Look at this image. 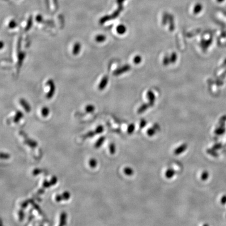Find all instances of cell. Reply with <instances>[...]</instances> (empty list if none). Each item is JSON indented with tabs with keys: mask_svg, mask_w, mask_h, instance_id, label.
<instances>
[{
	"mask_svg": "<svg viewBox=\"0 0 226 226\" xmlns=\"http://www.w3.org/2000/svg\"><path fill=\"white\" fill-rule=\"evenodd\" d=\"M104 131V127L102 125H99L97 126V128L95 129L94 131H88V133L84 134L82 137L83 139H86L87 138H90L96 135V134H101Z\"/></svg>",
	"mask_w": 226,
	"mask_h": 226,
	"instance_id": "6da1fadb",
	"label": "cell"
},
{
	"mask_svg": "<svg viewBox=\"0 0 226 226\" xmlns=\"http://www.w3.org/2000/svg\"><path fill=\"white\" fill-rule=\"evenodd\" d=\"M47 84L49 85L50 87V90L47 94V97L48 99H51L53 97V96L54 95V92H55V85H54V82L53 81L52 79H49L47 82Z\"/></svg>",
	"mask_w": 226,
	"mask_h": 226,
	"instance_id": "7a4b0ae2",
	"label": "cell"
},
{
	"mask_svg": "<svg viewBox=\"0 0 226 226\" xmlns=\"http://www.w3.org/2000/svg\"><path fill=\"white\" fill-rule=\"evenodd\" d=\"M71 196L70 193L68 191H65L61 195H57L55 197L57 202H60L62 201H67Z\"/></svg>",
	"mask_w": 226,
	"mask_h": 226,
	"instance_id": "3957f363",
	"label": "cell"
},
{
	"mask_svg": "<svg viewBox=\"0 0 226 226\" xmlns=\"http://www.w3.org/2000/svg\"><path fill=\"white\" fill-rule=\"evenodd\" d=\"M19 103L26 112L29 113L31 112V106L29 105V104L26 102V100H25L24 99H20L19 100Z\"/></svg>",
	"mask_w": 226,
	"mask_h": 226,
	"instance_id": "277c9868",
	"label": "cell"
},
{
	"mask_svg": "<svg viewBox=\"0 0 226 226\" xmlns=\"http://www.w3.org/2000/svg\"><path fill=\"white\" fill-rule=\"evenodd\" d=\"M66 217L67 214L65 211H63L61 213L60 216L59 226H65L66 224Z\"/></svg>",
	"mask_w": 226,
	"mask_h": 226,
	"instance_id": "5b68a950",
	"label": "cell"
},
{
	"mask_svg": "<svg viewBox=\"0 0 226 226\" xmlns=\"http://www.w3.org/2000/svg\"><path fill=\"white\" fill-rule=\"evenodd\" d=\"M25 143L26 144H27V145L32 147V148H35V147L37 146V143L34 140L31 139L30 138H25Z\"/></svg>",
	"mask_w": 226,
	"mask_h": 226,
	"instance_id": "8992f818",
	"label": "cell"
},
{
	"mask_svg": "<svg viewBox=\"0 0 226 226\" xmlns=\"http://www.w3.org/2000/svg\"><path fill=\"white\" fill-rule=\"evenodd\" d=\"M107 82H108V78L107 77H104L102 79L99 85V89L100 90H103L104 88L107 85Z\"/></svg>",
	"mask_w": 226,
	"mask_h": 226,
	"instance_id": "52a82bcc",
	"label": "cell"
},
{
	"mask_svg": "<svg viewBox=\"0 0 226 226\" xmlns=\"http://www.w3.org/2000/svg\"><path fill=\"white\" fill-rule=\"evenodd\" d=\"M23 116H24V115L21 111H17V112L16 113L15 115L14 116L13 119L14 122L15 123H18L20 119L23 117Z\"/></svg>",
	"mask_w": 226,
	"mask_h": 226,
	"instance_id": "ba28073f",
	"label": "cell"
},
{
	"mask_svg": "<svg viewBox=\"0 0 226 226\" xmlns=\"http://www.w3.org/2000/svg\"><path fill=\"white\" fill-rule=\"evenodd\" d=\"M81 48V45L80 44V43H76L74 45L73 48V54L75 55H77L79 53H80Z\"/></svg>",
	"mask_w": 226,
	"mask_h": 226,
	"instance_id": "9c48e42d",
	"label": "cell"
},
{
	"mask_svg": "<svg viewBox=\"0 0 226 226\" xmlns=\"http://www.w3.org/2000/svg\"><path fill=\"white\" fill-rule=\"evenodd\" d=\"M105 140V137L104 136H102L100 137V138H99V139L97 140V141L96 142L94 145L95 148H100L101 146L103 145V143H104V141Z\"/></svg>",
	"mask_w": 226,
	"mask_h": 226,
	"instance_id": "30bf717a",
	"label": "cell"
},
{
	"mask_svg": "<svg viewBox=\"0 0 226 226\" xmlns=\"http://www.w3.org/2000/svg\"><path fill=\"white\" fill-rule=\"evenodd\" d=\"M116 31L119 34H123L126 31V28L124 25H119L116 28Z\"/></svg>",
	"mask_w": 226,
	"mask_h": 226,
	"instance_id": "8fae6325",
	"label": "cell"
},
{
	"mask_svg": "<svg viewBox=\"0 0 226 226\" xmlns=\"http://www.w3.org/2000/svg\"><path fill=\"white\" fill-rule=\"evenodd\" d=\"M202 9L203 6L201 4H196L195 7H194V13L195 14L199 13V12H201L202 11Z\"/></svg>",
	"mask_w": 226,
	"mask_h": 226,
	"instance_id": "7c38bea8",
	"label": "cell"
},
{
	"mask_svg": "<svg viewBox=\"0 0 226 226\" xmlns=\"http://www.w3.org/2000/svg\"><path fill=\"white\" fill-rule=\"evenodd\" d=\"M49 109H48L47 107H44L43 109H41V113L43 117H47L49 114Z\"/></svg>",
	"mask_w": 226,
	"mask_h": 226,
	"instance_id": "4fadbf2b",
	"label": "cell"
},
{
	"mask_svg": "<svg viewBox=\"0 0 226 226\" xmlns=\"http://www.w3.org/2000/svg\"><path fill=\"white\" fill-rule=\"evenodd\" d=\"M105 40V36H104L103 35H99L95 37V41H96L97 43H103Z\"/></svg>",
	"mask_w": 226,
	"mask_h": 226,
	"instance_id": "5bb4252c",
	"label": "cell"
},
{
	"mask_svg": "<svg viewBox=\"0 0 226 226\" xmlns=\"http://www.w3.org/2000/svg\"><path fill=\"white\" fill-rule=\"evenodd\" d=\"M174 174H175V172L173 170L168 169L167 170V172L165 173V177H167V178L170 179L173 177Z\"/></svg>",
	"mask_w": 226,
	"mask_h": 226,
	"instance_id": "9a60e30c",
	"label": "cell"
},
{
	"mask_svg": "<svg viewBox=\"0 0 226 226\" xmlns=\"http://www.w3.org/2000/svg\"><path fill=\"white\" fill-rule=\"evenodd\" d=\"M94 111H95V107H94V106L91 105V104H89L85 107V111L87 113H93Z\"/></svg>",
	"mask_w": 226,
	"mask_h": 226,
	"instance_id": "2e32d148",
	"label": "cell"
},
{
	"mask_svg": "<svg viewBox=\"0 0 226 226\" xmlns=\"http://www.w3.org/2000/svg\"><path fill=\"white\" fill-rule=\"evenodd\" d=\"M97 161L95 159L91 158L89 161V165L91 168H95V167L97 166Z\"/></svg>",
	"mask_w": 226,
	"mask_h": 226,
	"instance_id": "e0dca14e",
	"label": "cell"
},
{
	"mask_svg": "<svg viewBox=\"0 0 226 226\" xmlns=\"http://www.w3.org/2000/svg\"><path fill=\"white\" fill-rule=\"evenodd\" d=\"M186 149V146L185 145H182L180 147H179L177 150H175V153L178 155L179 153H182V152L184 151V150H185Z\"/></svg>",
	"mask_w": 226,
	"mask_h": 226,
	"instance_id": "ac0fdd59",
	"label": "cell"
},
{
	"mask_svg": "<svg viewBox=\"0 0 226 226\" xmlns=\"http://www.w3.org/2000/svg\"><path fill=\"white\" fill-rule=\"evenodd\" d=\"M124 172L125 174L127 175H131L134 173L133 169L130 168H128V167L124 168Z\"/></svg>",
	"mask_w": 226,
	"mask_h": 226,
	"instance_id": "d6986e66",
	"label": "cell"
},
{
	"mask_svg": "<svg viewBox=\"0 0 226 226\" xmlns=\"http://www.w3.org/2000/svg\"><path fill=\"white\" fill-rule=\"evenodd\" d=\"M19 221H22V220H23L24 217H25V213H24V211L23 208H22V209L19 211Z\"/></svg>",
	"mask_w": 226,
	"mask_h": 226,
	"instance_id": "ffe728a7",
	"label": "cell"
},
{
	"mask_svg": "<svg viewBox=\"0 0 226 226\" xmlns=\"http://www.w3.org/2000/svg\"><path fill=\"white\" fill-rule=\"evenodd\" d=\"M52 185L50 181H48L47 180H45L43 182V187L44 189H47L49 187H51Z\"/></svg>",
	"mask_w": 226,
	"mask_h": 226,
	"instance_id": "44dd1931",
	"label": "cell"
},
{
	"mask_svg": "<svg viewBox=\"0 0 226 226\" xmlns=\"http://www.w3.org/2000/svg\"><path fill=\"white\" fill-rule=\"evenodd\" d=\"M10 158L11 155L9 153H4V152H1V158L2 159L7 160V159Z\"/></svg>",
	"mask_w": 226,
	"mask_h": 226,
	"instance_id": "7402d4cb",
	"label": "cell"
},
{
	"mask_svg": "<svg viewBox=\"0 0 226 226\" xmlns=\"http://www.w3.org/2000/svg\"><path fill=\"white\" fill-rule=\"evenodd\" d=\"M109 151L111 154H114L116 152L115 145L114 143H112L109 145Z\"/></svg>",
	"mask_w": 226,
	"mask_h": 226,
	"instance_id": "603a6c76",
	"label": "cell"
},
{
	"mask_svg": "<svg viewBox=\"0 0 226 226\" xmlns=\"http://www.w3.org/2000/svg\"><path fill=\"white\" fill-rule=\"evenodd\" d=\"M43 170L40 168H35L34 170H33L32 172V175H34V176H36V175H38L39 174L43 173Z\"/></svg>",
	"mask_w": 226,
	"mask_h": 226,
	"instance_id": "cb8c5ba5",
	"label": "cell"
},
{
	"mask_svg": "<svg viewBox=\"0 0 226 226\" xmlns=\"http://www.w3.org/2000/svg\"><path fill=\"white\" fill-rule=\"evenodd\" d=\"M17 23L16 22L15 20H11L10 22H9V27L10 28H14L15 27L17 26Z\"/></svg>",
	"mask_w": 226,
	"mask_h": 226,
	"instance_id": "d4e9b609",
	"label": "cell"
},
{
	"mask_svg": "<svg viewBox=\"0 0 226 226\" xmlns=\"http://www.w3.org/2000/svg\"><path fill=\"white\" fill-rule=\"evenodd\" d=\"M29 203H30V199L24 201L21 204H20V206H21L22 208L24 209V208H26L27 207Z\"/></svg>",
	"mask_w": 226,
	"mask_h": 226,
	"instance_id": "484cf974",
	"label": "cell"
},
{
	"mask_svg": "<svg viewBox=\"0 0 226 226\" xmlns=\"http://www.w3.org/2000/svg\"><path fill=\"white\" fill-rule=\"evenodd\" d=\"M50 181L51 182L52 185H54L56 184L58 182V179H57V177L56 176H53L51 177V180H50Z\"/></svg>",
	"mask_w": 226,
	"mask_h": 226,
	"instance_id": "4316f807",
	"label": "cell"
},
{
	"mask_svg": "<svg viewBox=\"0 0 226 226\" xmlns=\"http://www.w3.org/2000/svg\"><path fill=\"white\" fill-rule=\"evenodd\" d=\"M32 18L31 17H30L29 18V19H28V23H27V26H26V31H28V30H29V28H31V26H32Z\"/></svg>",
	"mask_w": 226,
	"mask_h": 226,
	"instance_id": "83f0119b",
	"label": "cell"
},
{
	"mask_svg": "<svg viewBox=\"0 0 226 226\" xmlns=\"http://www.w3.org/2000/svg\"><path fill=\"white\" fill-rule=\"evenodd\" d=\"M134 125H129V127L128 128V132L129 133H131L134 131Z\"/></svg>",
	"mask_w": 226,
	"mask_h": 226,
	"instance_id": "f1b7e54d",
	"label": "cell"
},
{
	"mask_svg": "<svg viewBox=\"0 0 226 226\" xmlns=\"http://www.w3.org/2000/svg\"><path fill=\"white\" fill-rule=\"evenodd\" d=\"M208 177V173L207 172H205L203 173L202 174V180H206V179H207Z\"/></svg>",
	"mask_w": 226,
	"mask_h": 226,
	"instance_id": "f546056e",
	"label": "cell"
},
{
	"mask_svg": "<svg viewBox=\"0 0 226 226\" xmlns=\"http://www.w3.org/2000/svg\"><path fill=\"white\" fill-rule=\"evenodd\" d=\"M147 133H148V134L149 136H153V134H155V130H153V129H149V130H148Z\"/></svg>",
	"mask_w": 226,
	"mask_h": 226,
	"instance_id": "4dcf8cb0",
	"label": "cell"
},
{
	"mask_svg": "<svg viewBox=\"0 0 226 226\" xmlns=\"http://www.w3.org/2000/svg\"><path fill=\"white\" fill-rule=\"evenodd\" d=\"M45 189H44V187H43L42 189H39L38 191L37 194H39V195H41V194H44L45 192Z\"/></svg>",
	"mask_w": 226,
	"mask_h": 226,
	"instance_id": "1f68e13d",
	"label": "cell"
},
{
	"mask_svg": "<svg viewBox=\"0 0 226 226\" xmlns=\"http://www.w3.org/2000/svg\"><path fill=\"white\" fill-rule=\"evenodd\" d=\"M36 20H37V22H41L43 20V17L41 15H39L37 16V17H36Z\"/></svg>",
	"mask_w": 226,
	"mask_h": 226,
	"instance_id": "d6a6232c",
	"label": "cell"
},
{
	"mask_svg": "<svg viewBox=\"0 0 226 226\" xmlns=\"http://www.w3.org/2000/svg\"><path fill=\"white\" fill-rule=\"evenodd\" d=\"M140 60H141V59H140V58L139 57H137L136 58H135V59H134V61L136 63H139V62H140Z\"/></svg>",
	"mask_w": 226,
	"mask_h": 226,
	"instance_id": "836d02e7",
	"label": "cell"
},
{
	"mask_svg": "<svg viewBox=\"0 0 226 226\" xmlns=\"http://www.w3.org/2000/svg\"><path fill=\"white\" fill-rule=\"evenodd\" d=\"M221 203H223V204H224L226 202V196H224V197L221 198Z\"/></svg>",
	"mask_w": 226,
	"mask_h": 226,
	"instance_id": "e575fe53",
	"label": "cell"
},
{
	"mask_svg": "<svg viewBox=\"0 0 226 226\" xmlns=\"http://www.w3.org/2000/svg\"><path fill=\"white\" fill-rule=\"evenodd\" d=\"M216 1L218 3H223L224 2V0H216Z\"/></svg>",
	"mask_w": 226,
	"mask_h": 226,
	"instance_id": "d590c367",
	"label": "cell"
},
{
	"mask_svg": "<svg viewBox=\"0 0 226 226\" xmlns=\"http://www.w3.org/2000/svg\"><path fill=\"white\" fill-rule=\"evenodd\" d=\"M3 41H1V48H3Z\"/></svg>",
	"mask_w": 226,
	"mask_h": 226,
	"instance_id": "8d00e7d4",
	"label": "cell"
}]
</instances>
